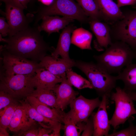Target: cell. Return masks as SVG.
<instances>
[{
    "label": "cell",
    "instance_id": "obj_1",
    "mask_svg": "<svg viewBox=\"0 0 136 136\" xmlns=\"http://www.w3.org/2000/svg\"><path fill=\"white\" fill-rule=\"evenodd\" d=\"M37 27H30L6 38V44L0 46V50L39 63L48 51L55 49L44 40Z\"/></svg>",
    "mask_w": 136,
    "mask_h": 136
},
{
    "label": "cell",
    "instance_id": "obj_2",
    "mask_svg": "<svg viewBox=\"0 0 136 136\" xmlns=\"http://www.w3.org/2000/svg\"><path fill=\"white\" fill-rule=\"evenodd\" d=\"M93 58L100 66L112 74H118L136 59V50L123 42H112L102 54Z\"/></svg>",
    "mask_w": 136,
    "mask_h": 136
},
{
    "label": "cell",
    "instance_id": "obj_3",
    "mask_svg": "<svg viewBox=\"0 0 136 136\" xmlns=\"http://www.w3.org/2000/svg\"><path fill=\"white\" fill-rule=\"evenodd\" d=\"M75 66L85 75L99 96L110 97L113 90L116 87V76L112 75L96 63L76 61Z\"/></svg>",
    "mask_w": 136,
    "mask_h": 136
},
{
    "label": "cell",
    "instance_id": "obj_4",
    "mask_svg": "<svg viewBox=\"0 0 136 136\" xmlns=\"http://www.w3.org/2000/svg\"><path fill=\"white\" fill-rule=\"evenodd\" d=\"M36 74H18L1 71L0 90L8 93L16 99L26 98L35 90L33 78Z\"/></svg>",
    "mask_w": 136,
    "mask_h": 136
},
{
    "label": "cell",
    "instance_id": "obj_5",
    "mask_svg": "<svg viewBox=\"0 0 136 136\" xmlns=\"http://www.w3.org/2000/svg\"><path fill=\"white\" fill-rule=\"evenodd\" d=\"M34 25L46 15H60L76 19L81 23L89 22V18L74 0H54L50 5L40 7L36 13Z\"/></svg>",
    "mask_w": 136,
    "mask_h": 136
},
{
    "label": "cell",
    "instance_id": "obj_6",
    "mask_svg": "<svg viewBox=\"0 0 136 136\" xmlns=\"http://www.w3.org/2000/svg\"><path fill=\"white\" fill-rule=\"evenodd\" d=\"M122 12L123 18L110 27L112 41L123 42L136 50V10Z\"/></svg>",
    "mask_w": 136,
    "mask_h": 136
},
{
    "label": "cell",
    "instance_id": "obj_7",
    "mask_svg": "<svg viewBox=\"0 0 136 136\" xmlns=\"http://www.w3.org/2000/svg\"><path fill=\"white\" fill-rule=\"evenodd\" d=\"M116 92H112L111 98L115 104V109L109 123L116 131L120 124H123L132 115L136 114L133 100L123 88L116 87Z\"/></svg>",
    "mask_w": 136,
    "mask_h": 136
},
{
    "label": "cell",
    "instance_id": "obj_8",
    "mask_svg": "<svg viewBox=\"0 0 136 136\" xmlns=\"http://www.w3.org/2000/svg\"><path fill=\"white\" fill-rule=\"evenodd\" d=\"M5 3V14L9 26L8 37H10L28 27L35 17L31 13L25 15L24 9L10 0H7Z\"/></svg>",
    "mask_w": 136,
    "mask_h": 136
},
{
    "label": "cell",
    "instance_id": "obj_9",
    "mask_svg": "<svg viewBox=\"0 0 136 136\" xmlns=\"http://www.w3.org/2000/svg\"><path fill=\"white\" fill-rule=\"evenodd\" d=\"M2 53L3 69L6 72L21 75H34L41 67L39 63L12 54L5 50Z\"/></svg>",
    "mask_w": 136,
    "mask_h": 136
},
{
    "label": "cell",
    "instance_id": "obj_10",
    "mask_svg": "<svg viewBox=\"0 0 136 136\" xmlns=\"http://www.w3.org/2000/svg\"><path fill=\"white\" fill-rule=\"evenodd\" d=\"M101 102L99 97L89 99L80 95L70 104V109L67 115L76 124L86 122L94 110L98 107Z\"/></svg>",
    "mask_w": 136,
    "mask_h": 136
},
{
    "label": "cell",
    "instance_id": "obj_11",
    "mask_svg": "<svg viewBox=\"0 0 136 136\" xmlns=\"http://www.w3.org/2000/svg\"><path fill=\"white\" fill-rule=\"evenodd\" d=\"M90 27L96 39L94 42L95 49L98 51H103L112 43L111 28L107 23L98 20L89 19Z\"/></svg>",
    "mask_w": 136,
    "mask_h": 136
},
{
    "label": "cell",
    "instance_id": "obj_12",
    "mask_svg": "<svg viewBox=\"0 0 136 136\" xmlns=\"http://www.w3.org/2000/svg\"><path fill=\"white\" fill-rule=\"evenodd\" d=\"M102 98L97 112L92 114L94 126L93 136H108L110 129L107 110L109 98L106 95Z\"/></svg>",
    "mask_w": 136,
    "mask_h": 136
},
{
    "label": "cell",
    "instance_id": "obj_13",
    "mask_svg": "<svg viewBox=\"0 0 136 136\" xmlns=\"http://www.w3.org/2000/svg\"><path fill=\"white\" fill-rule=\"evenodd\" d=\"M62 81L60 84H57L53 90L56 96L58 108L63 111L76 98L78 92L75 91L68 81L66 73L61 76Z\"/></svg>",
    "mask_w": 136,
    "mask_h": 136
},
{
    "label": "cell",
    "instance_id": "obj_14",
    "mask_svg": "<svg viewBox=\"0 0 136 136\" xmlns=\"http://www.w3.org/2000/svg\"><path fill=\"white\" fill-rule=\"evenodd\" d=\"M20 104L24 108L28 117L38 123L42 127L52 129L54 136H60V131L62 127L61 123L50 119L39 113L27 101L19 100Z\"/></svg>",
    "mask_w": 136,
    "mask_h": 136
},
{
    "label": "cell",
    "instance_id": "obj_15",
    "mask_svg": "<svg viewBox=\"0 0 136 136\" xmlns=\"http://www.w3.org/2000/svg\"><path fill=\"white\" fill-rule=\"evenodd\" d=\"M39 63L42 67L55 75L61 76L75 66V61L72 59L67 60L62 58H55L51 55H46Z\"/></svg>",
    "mask_w": 136,
    "mask_h": 136
},
{
    "label": "cell",
    "instance_id": "obj_16",
    "mask_svg": "<svg viewBox=\"0 0 136 136\" xmlns=\"http://www.w3.org/2000/svg\"><path fill=\"white\" fill-rule=\"evenodd\" d=\"M42 19V22L40 25H38L37 28L40 32L44 31L49 35L53 32H59V30L64 29L74 20L67 17H61L48 15L44 16Z\"/></svg>",
    "mask_w": 136,
    "mask_h": 136
},
{
    "label": "cell",
    "instance_id": "obj_17",
    "mask_svg": "<svg viewBox=\"0 0 136 136\" xmlns=\"http://www.w3.org/2000/svg\"><path fill=\"white\" fill-rule=\"evenodd\" d=\"M75 27L72 24L64 28L60 34L57 47L51 53V56L57 58L59 56L67 60H70L69 52L71 44V34Z\"/></svg>",
    "mask_w": 136,
    "mask_h": 136
},
{
    "label": "cell",
    "instance_id": "obj_18",
    "mask_svg": "<svg viewBox=\"0 0 136 136\" xmlns=\"http://www.w3.org/2000/svg\"><path fill=\"white\" fill-rule=\"evenodd\" d=\"M28 102L40 114L52 120L63 123L66 113L60 109L51 108L39 101L35 97L29 96L26 98Z\"/></svg>",
    "mask_w": 136,
    "mask_h": 136
},
{
    "label": "cell",
    "instance_id": "obj_19",
    "mask_svg": "<svg viewBox=\"0 0 136 136\" xmlns=\"http://www.w3.org/2000/svg\"><path fill=\"white\" fill-rule=\"evenodd\" d=\"M103 20L114 23L122 19L123 17L122 11L112 0H95Z\"/></svg>",
    "mask_w": 136,
    "mask_h": 136
},
{
    "label": "cell",
    "instance_id": "obj_20",
    "mask_svg": "<svg viewBox=\"0 0 136 136\" xmlns=\"http://www.w3.org/2000/svg\"><path fill=\"white\" fill-rule=\"evenodd\" d=\"M33 79L36 88L53 90L56 85L62 81V76L55 75L43 67L38 69Z\"/></svg>",
    "mask_w": 136,
    "mask_h": 136
},
{
    "label": "cell",
    "instance_id": "obj_21",
    "mask_svg": "<svg viewBox=\"0 0 136 136\" xmlns=\"http://www.w3.org/2000/svg\"><path fill=\"white\" fill-rule=\"evenodd\" d=\"M36 122L28 117L20 104L16 108L8 128L11 131L16 133Z\"/></svg>",
    "mask_w": 136,
    "mask_h": 136
},
{
    "label": "cell",
    "instance_id": "obj_22",
    "mask_svg": "<svg viewBox=\"0 0 136 136\" xmlns=\"http://www.w3.org/2000/svg\"><path fill=\"white\" fill-rule=\"evenodd\" d=\"M116 77L117 80H121L123 82V89L125 91L136 90V64L132 63L128 65Z\"/></svg>",
    "mask_w": 136,
    "mask_h": 136
},
{
    "label": "cell",
    "instance_id": "obj_23",
    "mask_svg": "<svg viewBox=\"0 0 136 136\" xmlns=\"http://www.w3.org/2000/svg\"><path fill=\"white\" fill-rule=\"evenodd\" d=\"M92 38L90 32L83 28H79L73 32L71 43L81 49L91 50Z\"/></svg>",
    "mask_w": 136,
    "mask_h": 136
},
{
    "label": "cell",
    "instance_id": "obj_24",
    "mask_svg": "<svg viewBox=\"0 0 136 136\" xmlns=\"http://www.w3.org/2000/svg\"><path fill=\"white\" fill-rule=\"evenodd\" d=\"M30 96L35 97L41 103L52 108L60 109L57 105L56 94L53 90L36 88Z\"/></svg>",
    "mask_w": 136,
    "mask_h": 136
},
{
    "label": "cell",
    "instance_id": "obj_25",
    "mask_svg": "<svg viewBox=\"0 0 136 136\" xmlns=\"http://www.w3.org/2000/svg\"><path fill=\"white\" fill-rule=\"evenodd\" d=\"M76 0L89 19L103 20L95 0Z\"/></svg>",
    "mask_w": 136,
    "mask_h": 136
},
{
    "label": "cell",
    "instance_id": "obj_26",
    "mask_svg": "<svg viewBox=\"0 0 136 136\" xmlns=\"http://www.w3.org/2000/svg\"><path fill=\"white\" fill-rule=\"evenodd\" d=\"M77 124L75 123L67 116L66 113L63 120L64 130L63 136H78L83 131L85 125L83 122Z\"/></svg>",
    "mask_w": 136,
    "mask_h": 136
},
{
    "label": "cell",
    "instance_id": "obj_27",
    "mask_svg": "<svg viewBox=\"0 0 136 136\" xmlns=\"http://www.w3.org/2000/svg\"><path fill=\"white\" fill-rule=\"evenodd\" d=\"M66 74L67 79L72 86L79 89L87 88L93 89L88 80L73 71L72 69L67 71Z\"/></svg>",
    "mask_w": 136,
    "mask_h": 136
},
{
    "label": "cell",
    "instance_id": "obj_28",
    "mask_svg": "<svg viewBox=\"0 0 136 136\" xmlns=\"http://www.w3.org/2000/svg\"><path fill=\"white\" fill-rule=\"evenodd\" d=\"M19 105V103L12 104L0 111V127L6 129L8 128L14 112Z\"/></svg>",
    "mask_w": 136,
    "mask_h": 136
},
{
    "label": "cell",
    "instance_id": "obj_29",
    "mask_svg": "<svg viewBox=\"0 0 136 136\" xmlns=\"http://www.w3.org/2000/svg\"><path fill=\"white\" fill-rule=\"evenodd\" d=\"M134 118L131 116L128 119L129 126L127 128L118 131H114L108 136H136V130L135 126L133 123Z\"/></svg>",
    "mask_w": 136,
    "mask_h": 136
},
{
    "label": "cell",
    "instance_id": "obj_30",
    "mask_svg": "<svg viewBox=\"0 0 136 136\" xmlns=\"http://www.w3.org/2000/svg\"><path fill=\"white\" fill-rule=\"evenodd\" d=\"M40 126L38 123L36 122L16 133V135L22 136H38L39 129Z\"/></svg>",
    "mask_w": 136,
    "mask_h": 136
},
{
    "label": "cell",
    "instance_id": "obj_31",
    "mask_svg": "<svg viewBox=\"0 0 136 136\" xmlns=\"http://www.w3.org/2000/svg\"><path fill=\"white\" fill-rule=\"evenodd\" d=\"M17 99L6 92L0 90V110H2L9 106L18 104Z\"/></svg>",
    "mask_w": 136,
    "mask_h": 136
},
{
    "label": "cell",
    "instance_id": "obj_32",
    "mask_svg": "<svg viewBox=\"0 0 136 136\" xmlns=\"http://www.w3.org/2000/svg\"><path fill=\"white\" fill-rule=\"evenodd\" d=\"M92 115V117L89 118H88L86 122V123L81 136L93 135L94 131V126L93 117Z\"/></svg>",
    "mask_w": 136,
    "mask_h": 136
},
{
    "label": "cell",
    "instance_id": "obj_33",
    "mask_svg": "<svg viewBox=\"0 0 136 136\" xmlns=\"http://www.w3.org/2000/svg\"><path fill=\"white\" fill-rule=\"evenodd\" d=\"M9 26L5 21L4 17L0 18V33L3 37L8 35L9 32Z\"/></svg>",
    "mask_w": 136,
    "mask_h": 136
},
{
    "label": "cell",
    "instance_id": "obj_34",
    "mask_svg": "<svg viewBox=\"0 0 136 136\" xmlns=\"http://www.w3.org/2000/svg\"><path fill=\"white\" fill-rule=\"evenodd\" d=\"M53 130L51 129L40 126L39 128L38 136H53Z\"/></svg>",
    "mask_w": 136,
    "mask_h": 136
},
{
    "label": "cell",
    "instance_id": "obj_35",
    "mask_svg": "<svg viewBox=\"0 0 136 136\" xmlns=\"http://www.w3.org/2000/svg\"><path fill=\"white\" fill-rule=\"evenodd\" d=\"M117 5L119 7L127 5H136V0H117Z\"/></svg>",
    "mask_w": 136,
    "mask_h": 136
},
{
    "label": "cell",
    "instance_id": "obj_36",
    "mask_svg": "<svg viewBox=\"0 0 136 136\" xmlns=\"http://www.w3.org/2000/svg\"><path fill=\"white\" fill-rule=\"evenodd\" d=\"M24 9L26 8L31 0H10Z\"/></svg>",
    "mask_w": 136,
    "mask_h": 136
},
{
    "label": "cell",
    "instance_id": "obj_37",
    "mask_svg": "<svg viewBox=\"0 0 136 136\" xmlns=\"http://www.w3.org/2000/svg\"><path fill=\"white\" fill-rule=\"evenodd\" d=\"M133 101H136V92L135 91H126Z\"/></svg>",
    "mask_w": 136,
    "mask_h": 136
},
{
    "label": "cell",
    "instance_id": "obj_38",
    "mask_svg": "<svg viewBox=\"0 0 136 136\" xmlns=\"http://www.w3.org/2000/svg\"><path fill=\"white\" fill-rule=\"evenodd\" d=\"M6 129L0 127V136H9V133L7 131Z\"/></svg>",
    "mask_w": 136,
    "mask_h": 136
},
{
    "label": "cell",
    "instance_id": "obj_39",
    "mask_svg": "<svg viewBox=\"0 0 136 136\" xmlns=\"http://www.w3.org/2000/svg\"><path fill=\"white\" fill-rule=\"evenodd\" d=\"M44 4L46 6L50 5L53 2L54 0H39Z\"/></svg>",
    "mask_w": 136,
    "mask_h": 136
},
{
    "label": "cell",
    "instance_id": "obj_40",
    "mask_svg": "<svg viewBox=\"0 0 136 136\" xmlns=\"http://www.w3.org/2000/svg\"><path fill=\"white\" fill-rule=\"evenodd\" d=\"M7 0H0V1H3L4 2L6 1Z\"/></svg>",
    "mask_w": 136,
    "mask_h": 136
},
{
    "label": "cell",
    "instance_id": "obj_41",
    "mask_svg": "<svg viewBox=\"0 0 136 136\" xmlns=\"http://www.w3.org/2000/svg\"><path fill=\"white\" fill-rule=\"evenodd\" d=\"M135 129L136 130V125L135 126Z\"/></svg>",
    "mask_w": 136,
    "mask_h": 136
},
{
    "label": "cell",
    "instance_id": "obj_42",
    "mask_svg": "<svg viewBox=\"0 0 136 136\" xmlns=\"http://www.w3.org/2000/svg\"></svg>",
    "mask_w": 136,
    "mask_h": 136
}]
</instances>
